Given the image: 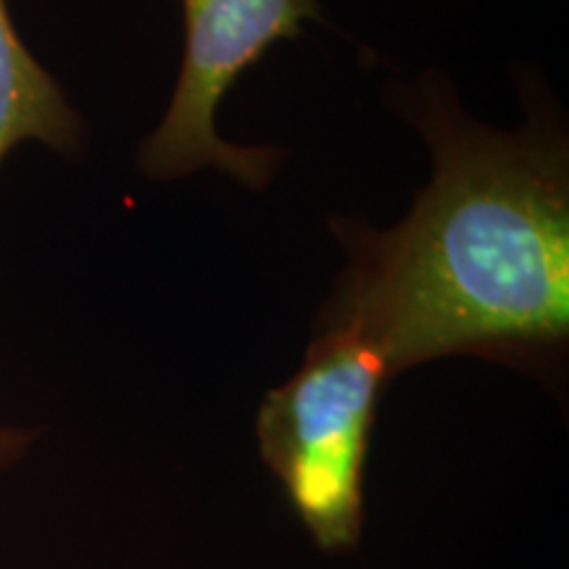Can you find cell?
<instances>
[{
  "label": "cell",
  "instance_id": "277c9868",
  "mask_svg": "<svg viewBox=\"0 0 569 569\" xmlns=\"http://www.w3.org/2000/svg\"><path fill=\"white\" fill-rule=\"evenodd\" d=\"M24 142L74 156L84 124L56 77L19 38L9 0H0V167Z\"/></svg>",
  "mask_w": 569,
  "mask_h": 569
},
{
  "label": "cell",
  "instance_id": "3957f363",
  "mask_svg": "<svg viewBox=\"0 0 569 569\" xmlns=\"http://www.w3.org/2000/svg\"><path fill=\"white\" fill-rule=\"evenodd\" d=\"M184 59L167 117L140 146L138 163L151 180H174L213 167L259 188L280 153L230 146L217 132V109L238 77L274 42L298 38L319 21L317 0H182Z\"/></svg>",
  "mask_w": 569,
  "mask_h": 569
},
{
  "label": "cell",
  "instance_id": "7a4b0ae2",
  "mask_svg": "<svg viewBox=\"0 0 569 569\" xmlns=\"http://www.w3.org/2000/svg\"><path fill=\"white\" fill-rule=\"evenodd\" d=\"M388 380L386 359L361 332L325 319L301 367L261 401V459L327 553L353 551L365 532L369 443Z\"/></svg>",
  "mask_w": 569,
  "mask_h": 569
},
{
  "label": "cell",
  "instance_id": "5b68a950",
  "mask_svg": "<svg viewBox=\"0 0 569 569\" xmlns=\"http://www.w3.org/2000/svg\"><path fill=\"white\" fill-rule=\"evenodd\" d=\"M34 438L38 436H34L32 430H24V427L0 425V469L19 465V461L30 453Z\"/></svg>",
  "mask_w": 569,
  "mask_h": 569
},
{
  "label": "cell",
  "instance_id": "6da1fadb",
  "mask_svg": "<svg viewBox=\"0 0 569 569\" xmlns=\"http://www.w3.org/2000/svg\"><path fill=\"white\" fill-rule=\"evenodd\" d=\"M432 180L388 232L351 227L327 322L361 332L390 377L443 356L525 361L569 336L567 153L425 98Z\"/></svg>",
  "mask_w": 569,
  "mask_h": 569
}]
</instances>
